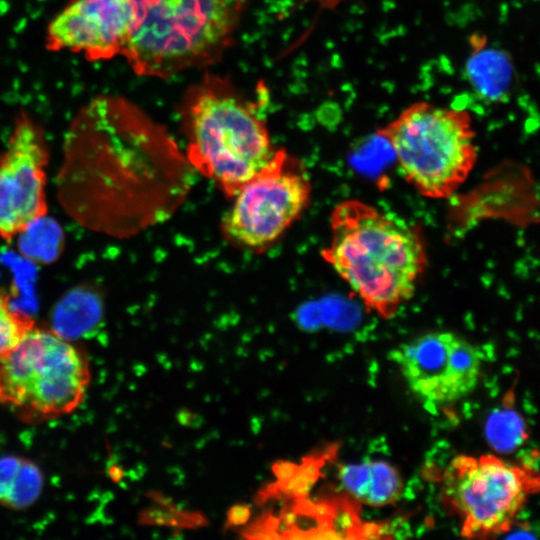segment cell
<instances>
[{
	"label": "cell",
	"instance_id": "1",
	"mask_svg": "<svg viewBox=\"0 0 540 540\" xmlns=\"http://www.w3.org/2000/svg\"><path fill=\"white\" fill-rule=\"evenodd\" d=\"M124 100L100 96L67 130L57 198L79 225L126 237L162 215L156 201V133Z\"/></svg>",
	"mask_w": 540,
	"mask_h": 540
},
{
	"label": "cell",
	"instance_id": "2",
	"mask_svg": "<svg viewBox=\"0 0 540 540\" xmlns=\"http://www.w3.org/2000/svg\"><path fill=\"white\" fill-rule=\"evenodd\" d=\"M322 258L360 298L385 319L415 294L427 265L421 229L360 200L338 203L330 216Z\"/></svg>",
	"mask_w": 540,
	"mask_h": 540
},
{
	"label": "cell",
	"instance_id": "3",
	"mask_svg": "<svg viewBox=\"0 0 540 540\" xmlns=\"http://www.w3.org/2000/svg\"><path fill=\"white\" fill-rule=\"evenodd\" d=\"M247 0H131L122 55L140 76L167 78L212 63L228 47Z\"/></svg>",
	"mask_w": 540,
	"mask_h": 540
},
{
	"label": "cell",
	"instance_id": "4",
	"mask_svg": "<svg viewBox=\"0 0 540 540\" xmlns=\"http://www.w3.org/2000/svg\"><path fill=\"white\" fill-rule=\"evenodd\" d=\"M188 162L233 198L274 155L265 121L226 81L207 77L186 96Z\"/></svg>",
	"mask_w": 540,
	"mask_h": 540
},
{
	"label": "cell",
	"instance_id": "5",
	"mask_svg": "<svg viewBox=\"0 0 540 540\" xmlns=\"http://www.w3.org/2000/svg\"><path fill=\"white\" fill-rule=\"evenodd\" d=\"M376 135L393 150L406 182L431 199L451 197L478 158L472 119L462 109L415 102Z\"/></svg>",
	"mask_w": 540,
	"mask_h": 540
},
{
	"label": "cell",
	"instance_id": "6",
	"mask_svg": "<svg viewBox=\"0 0 540 540\" xmlns=\"http://www.w3.org/2000/svg\"><path fill=\"white\" fill-rule=\"evenodd\" d=\"M90 382L83 351L52 328L33 326L0 359V404L27 421L48 420L75 410Z\"/></svg>",
	"mask_w": 540,
	"mask_h": 540
},
{
	"label": "cell",
	"instance_id": "7",
	"mask_svg": "<svg viewBox=\"0 0 540 540\" xmlns=\"http://www.w3.org/2000/svg\"><path fill=\"white\" fill-rule=\"evenodd\" d=\"M311 192L309 173L302 161L285 149H277L233 197L222 218L221 231L236 246L266 249L305 211Z\"/></svg>",
	"mask_w": 540,
	"mask_h": 540
},
{
	"label": "cell",
	"instance_id": "8",
	"mask_svg": "<svg viewBox=\"0 0 540 540\" xmlns=\"http://www.w3.org/2000/svg\"><path fill=\"white\" fill-rule=\"evenodd\" d=\"M531 483L524 469L494 455L458 456L443 480L445 497L461 518V534L470 538L508 530Z\"/></svg>",
	"mask_w": 540,
	"mask_h": 540
},
{
	"label": "cell",
	"instance_id": "9",
	"mask_svg": "<svg viewBox=\"0 0 540 540\" xmlns=\"http://www.w3.org/2000/svg\"><path fill=\"white\" fill-rule=\"evenodd\" d=\"M410 391L429 406L455 403L478 385L482 354L449 331L422 334L389 352Z\"/></svg>",
	"mask_w": 540,
	"mask_h": 540
},
{
	"label": "cell",
	"instance_id": "10",
	"mask_svg": "<svg viewBox=\"0 0 540 540\" xmlns=\"http://www.w3.org/2000/svg\"><path fill=\"white\" fill-rule=\"evenodd\" d=\"M49 150L42 128L24 111L0 153V238L11 241L48 211Z\"/></svg>",
	"mask_w": 540,
	"mask_h": 540
},
{
	"label": "cell",
	"instance_id": "11",
	"mask_svg": "<svg viewBox=\"0 0 540 540\" xmlns=\"http://www.w3.org/2000/svg\"><path fill=\"white\" fill-rule=\"evenodd\" d=\"M131 22V0H72L49 23L46 48L110 60L122 55Z\"/></svg>",
	"mask_w": 540,
	"mask_h": 540
},
{
	"label": "cell",
	"instance_id": "12",
	"mask_svg": "<svg viewBox=\"0 0 540 540\" xmlns=\"http://www.w3.org/2000/svg\"><path fill=\"white\" fill-rule=\"evenodd\" d=\"M469 47L465 74L477 97L488 103L508 100L515 78L509 53L491 46L487 37L478 33L469 37Z\"/></svg>",
	"mask_w": 540,
	"mask_h": 540
},
{
	"label": "cell",
	"instance_id": "13",
	"mask_svg": "<svg viewBox=\"0 0 540 540\" xmlns=\"http://www.w3.org/2000/svg\"><path fill=\"white\" fill-rule=\"evenodd\" d=\"M338 478L345 492L371 507L398 501L404 491L400 472L385 460H365L339 467Z\"/></svg>",
	"mask_w": 540,
	"mask_h": 540
},
{
	"label": "cell",
	"instance_id": "14",
	"mask_svg": "<svg viewBox=\"0 0 540 540\" xmlns=\"http://www.w3.org/2000/svg\"><path fill=\"white\" fill-rule=\"evenodd\" d=\"M43 485V474L34 462L18 456L0 458V505L27 508L39 498Z\"/></svg>",
	"mask_w": 540,
	"mask_h": 540
},
{
	"label": "cell",
	"instance_id": "15",
	"mask_svg": "<svg viewBox=\"0 0 540 540\" xmlns=\"http://www.w3.org/2000/svg\"><path fill=\"white\" fill-rule=\"evenodd\" d=\"M33 326L31 316L14 308L9 293L0 288V359L12 351Z\"/></svg>",
	"mask_w": 540,
	"mask_h": 540
},
{
	"label": "cell",
	"instance_id": "16",
	"mask_svg": "<svg viewBox=\"0 0 540 540\" xmlns=\"http://www.w3.org/2000/svg\"><path fill=\"white\" fill-rule=\"evenodd\" d=\"M250 508L245 504H237L230 508L227 516L228 526H239L245 524L250 518Z\"/></svg>",
	"mask_w": 540,
	"mask_h": 540
},
{
	"label": "cell",
	"instance_id": "17",
	"mask_svg": "<svg viewBox=\"0 0 540 540\" xmlns=\"http://www.w3.org/2000/svg\"><path fill=\"white\" fill-rule=\"evenodd\" d=\"M297 464L290 461H277L273 467V473L276 476V483L287 481L295 473Z\"/></svg>",
	"mask_w": 540,
	"mask_h": 540
}]
</instances>
